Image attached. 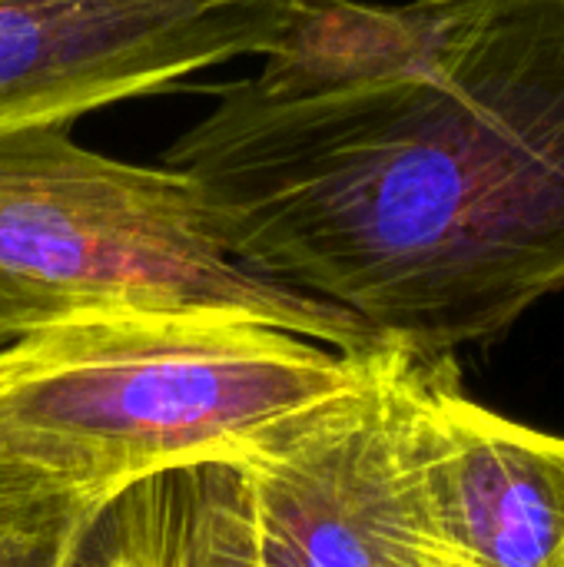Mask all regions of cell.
Instances as JSON below:
<instances>
[{
  "label": "cell",
  "mask_w": 564,
  "mask_h": 567,
  "mask_svg": "<svg viewBox=\"0 0 564 567\" xmlns=\"http://www.w3.org/2000/svg\"><path fill=\"white\" fill-rule=\"evenodd\" d=\"M226 252L416 355L564 292V0H455L412 66L319 93L253 76L166 150Z\"/></svg>",
  "instance_id": "6da1fadb"
},
{
  "label": "cell",
  "mask_w": 564,
  "mask_h": 567,
  "mask_svg": "<svg viewBox=\"0 0 564 567\" xmlns=\"http://www.w3.org/2000/svg\"><path fill=\"white\" fill-rule=\"evenodd\" d=\"M369 352L209 312L63 322L0 349V458L106 498L239 465L266 432L346 392Z\"/></svg>",
  "instance_id": "7a4b0ae2"
},
{
  "label": "cell",
  "mask_w": 564,
  "mask_h": 567,
  "mask_svg": "<svg viewBox=\"0 0 564 567\" xmlns=\"http://www.w3.org/2000/svg\"><path fill=\"white\" fill-rule=\"evenodd\" d=\"M120 312L236 316L342 355L382 342L236 262L183 173L96 153L60 123L0 130V349Z\"/></svg>",
  "instance_id": "3957f363"
},
{
  "label": "cell",
  "mask_w": 564,
  "mask_h": 567,
  "mask_svg": "<svg viewBox=\"0 0 564 567\" xmlns=\"http://www.w3.org/2000/svg\"><path fill=\"white\" fill-rule=\"evenodd\" d=\"M419 362L376 346L346 392L286 419L233 465L289 567H459L419 462Z\"/></svg>",
  "instance_id": "277c9868"
},
{
  "label": "cell",
  "mask_w": 564,
  "mask_h": 567,
  "mask_svg": "<svg viewBox=\"0 0 564 567\" xmlns=\"http://www.w3.org/2000/svg\"><path fill=\"white\" fill-rule=\"evenodd\" d=\"M299 0H0V130L60 123L266 56Z\"/></svg>",
  "instance_id": "5b68a950"
},
{
  "label": "cell",
  "mask_w": 564,
  "mask_h": 567,
  "mask_svg": "<svg viewBox=\"0 0 564 567\" xmlns=\"http://www.w3.org/2000/svg\"><path fill=\"white\" fill-rule=\"evenodd\" d=\"M416 439L455 565L564 567V435L475 402L455 355H422Z\"/></svg>",
  "instance_id": "8992f818"
},
{
  "label": "cell",
  "mask_w": 564,
  "mask_h": 567,
  "mask_svg": "<svg viewBox=\"0 0 564 567\" xmlns=\"http://www.w3.org/2000/svg\"><path fill=\"white\" fill-rule=\"evenodd\" d=\"M216 465L136 482L113 495L70 567H219L213 528Z\"/></svg>",
  "instance_id": "52a82bcc"
},
{
  "label": "cell",
  "mask_w": 564,
  "mask_h": 567,
  "mask_svg": "<svg viewBox=\"0 0 564 567\" xmlns=\"http://www.w3.org/2000/svg\"><path fill=\"white\" fill-rule=\"evenodd\" d=\"M106 502L0 458V567H70Z\"/></svg>",
  "instance_id": "ba28073f"
},
{
  "label": "cell",
  "mask_w": 564,
  "mask_h": 567,
  "mask_svg": "<svg viewBox=\"0 0 564 567\" xmlns=\"http://www.w3.org/2000/svg\"><path fill=\"white\" fill-rule=\"evenodd\" d=\"M213 528L219 567H289L276 545L259 528L253 505L233 465H216L213 485Z\"/></svg>",
  "instance_id": "9c48e42d"
}]
</instances>
